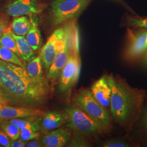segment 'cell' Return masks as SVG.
<instances>
[{
    "label": "cell",
    "mask_w": 147,
    "mask_h": 147,
    "mask_svg": "<svg viewBox=\"0 0 147 147\" xmlns=\"http://www.w3.org/2000/svg\"><path fill=\"white\" fill-rule=\"evenodd\" d=\"M32 26L31 20L26 16H21L14 19L11 24L13 33L16 35L25 37Z\"/></svg>",
    "instance_id": "obj_19"
},
{
    "label": "cell",
    "mask_w": 147,
    "mask_h": 147,
    "mask_svg": "<svg viewBox=\"0 0 147 147\" xmlns=\"http://www.w3.org/2000/svg\"><path fill=\"white\" fill-rule=\"evenodd\" d=\"M0 92L9 105L37 109L47 100L50 87L32 79L26 69L0 59Z\"/></svg>",
    "instance_id": "obj_1"
},
{
    "label": "cell",
    "mask_w": 147,
    "mask_h": 147,
    "mask_svg": "<svg viewBox=\"0 0 147 147\" xmlns=\"http://www.w3.org/2000/svg\"><path fill=\"white\" fill-rule=\"evenodd\" d=\"M37 117H30L22 118H15L7 121L13 123L18 126L20 129L27 128L34 131H38L40 130L39 119H36Z\"/></svg>",
    "instance_id": "obj_20"
},
{
    "label": "cell",
    "mask_w": 147,
    "mask_h": 147,
    "mask_svg": "<svg viewBox=\"0 0 147 147\" xmlns=\"http://www.w3.org/2000/svg\"><path fill=\"white\" fill-rule=\"evenodd\" d=\"M90 90L96 100L107 110H110L111 90L106 75L101 76L92 85Z\"/></svg>",
    "instance_id": "obj_13"
},
{
    "label": "cell",
    "mask_w": 147,
    "mask_h": 147,
    "mask_svg": "<svg viewBox=\"0 0 147 147\" xmlns=\"http://www.w3.org/2000/svg\"><path fill=\"white\" fill-rule=\"evenodd\" d=\"M7 105H9L7 101L5 100V98L2 94V93L0 92V108L3 106H5Z\"/></svg>",
    "instance_id": "obj_32"
},
{
    "label": "cell",
    "mask_w": 147,
    "mask_h": 147,
    "mask_svg": "<svg viewBox=\"0 0 147 147\" xmlns=\"http://www.w3.org/2000/svg\"><path fill=\"white\" fill-rule=\"evenodd\" d=\"M32 26L26 35L27 42L34 51H36L41 47L42 39L38 24L36 20L31 19Z\"/></svg>",
    "instance_id": "obj_18"
},
{
    "label": "cell",
    "mask_w": 147,
    "mask_h": 147,
    "mask_svg": "<svg viewBox=\"0 0 147 147\" xmlns=\"http://www.w3.org/2000/svg\"><path fill=\"white\" fill-rule=\"evenodd\" d=\"M67 118L65 113L50 111L45 113L39 119L40 130L44 132L51 131L67 123Z\"/></svg>",
    "instance_id": "obj_15"
},
{
    "label": "cell",
    "mask_w": 147,
    "mask_h": 147,
    "mask_svg": "<svg viewBox=\"0 0 147 147\" xmlns=\"http://www.w3.org/2000/svg\"><path fill=\"white\" fill-rule=\"evenodd\" d=\"M111 90L110 114L113 122L126 133L136 120L146 99L147 91L134 87L121 75L111 73L106 75Z\"/></svg>",
    "instance_id": "obj_2"
},
{
    "label": "cell",
    "mask_w": 147,
    "mask_h": 147,
    "mask_svg": "<svg viewBox=\"0 0 147 147\" xmlns=\"http://www.w3.org/2000/svg\"><path fill=\"white\" fill-rule=\"evenodd\" d=\"M6 10L13 17L36 14L40 11L37 0H16L7 6Z\"/></svg>",
    "instance_id": "obj_12"
},
{
    "label": "cell",
    "mask_w": 147,
    "mask_h": 147,
    "mask_svg": "<svg viewBox=\"0 0 147 147\" xmlns=\"http://www.w3.org/2000/svg\"><path fill=\"white\" fill-rule=\"evenodd\" d=\"M42 62L39 56L36 57L26 65L27 71L32 79L41 83H48L44 76Z\"/></svg>",
    "instance_id": "obj_17"
},
{
    "label": "cell",
    "mask_w": 147,
    "mask_h": 147,
    "mask_svg": "<svg viewBox=\"0 0 147 147\" xmlns=\"http://www.w3.org/2000/svg\"><path fill=\"white\" fill-rule=\"evenodd\" d=\"M11 140L0 127V145L2 147H11Z\"/></svg>",
    "instance_id": "obj_28"
},
{
    "label": "cell",
    "mask_w": 147,
    "mask_h": 147,
    "mask_svg": "<svg viewBox=\"0 0 147 147\" xmlns=\"http://www.w3.org/2000/svg\"><path fill=\"white\" fill-rule=\"evenodd\" d=\"M138 62L141 63L143 67L147 69V51L142 56Z\"/></svg>",
    "instance_id": "obj_31"
},
{
    "label": "cell",
    "mask_w": 147,
    "mask_h": 147,
    "mask_svg": "<svg viewBox=\"0 0 147 147\" xmlns=\"http://www.w3.org/2000/svg\"><path fill=\"white\" fill-rule=\"evenodd\" d=\"M0 59L8 63L19 65L23 68H26L25 63L20 57L9 49L0 44Z\"/></svg>",
    "instance_id": "obj_22"
},
{
    "label": "cell",
    "mask_w": 147,
    "mask_h": 147,
    "mask_svg": "<svg viewBox=\"0 0 147 147\" xmlns=\"http://www.w3.org/2000/svg\"><path fill=\"white\" fill-rule=\"evenodd\" d=\"M45 112L36 108L25 106H11L7 105L0 108V121L15 118H22L30 117H40Z\"/></svg>",
    "instance_id": "obj_11"
},
{
    "label": "cell",
    "mask_w": 147,
    "mask_h": 147,
    "mask_svg": "<svg viewBox=\"0 0 147 147\" xmlns=\"http://www.w3.org/2000/svg\"><path fill=\"white\" fill-rule=\"evenodd\" d=\"M64 28L61 27L53 32L42 47L40 54L43 68L49 69L57 55L63 42Z\"/></svg>",
    "instance_id": "obj_10"
},
{
    "label": "cell",
    "mask_w": 147,
    "mask_h": 147,
    "mask_svg": "<svg viewBox=\"0 0 147 147\" xmlns=\"http://www.w3.org/2000/svg\"><path fill=\"white\" fill-rule=\"evenodd\" d=\"M6 27H7V25L5 22L1 20H0V37H1L3 33L5 31Z\"/></svg>",
    "instance_id": "obj_33"
},
{
    "label": "cell",
    "mask_w": 147,
    "mask_h": 147,
    "mask_svg": "<svg viewBox=\"0 0 147 147\" xmlns=\"http://www.w3.org/2000/svg\"><path fill=\"white\" fill-rule=\"evenodd\" d=\"M121 27H141L147 29V16L125 15L121 22Z\"/></svg>",
    "instance_id": "obj_21"
},
{
    "label": "cell",
    "mask_w": 147,
    "mask_h": 147,
    "mask_svg": "<svg viewBox=\"0 0 147 147\" xmlns=\"http://www.w3.org/2000/svg\"><path fill=\"white\" fill-rule=\"evenodd\" d=\"M100 146L102 147H134L126 135L125 136L107 138L101 143Z\"/></svg>",
    "instance_id": "obj_23"
},
{
    "label": "cell",
    "mask_w": 147,
    "mask_h": 147,
    "mask_svg": "<svg viewBox=\"0 0 147 147\" xmlns=\"http://www.w3.org/2000/svg\"><path fill=\"white\" fill-rule=\"evenodd\" d=\"M147 51V29L141 27L126 28L123 59L129 63L138 62Z\"/></svg>",
    "instance_id": "obj_6"
},
{
    "label": "cell",
    "mask_w": 147,
    "mask_h": 147,
    "mask_svg": "<svg viewBox=\"0 0 147 147\" xmlns=\"http://www.w3.org/2000/svg\"><path fill=\"white\" fill-rule=\"evenodd\" d=\"M112 1H115L117 3H118L121 4V5H124V7H125L126 8H129V7H128V5H126L125 2L123 0H112Z\"/></svg>",
    "instance_id": "obj_34"
},
{
    "label": "cell",
    "mask_w": 147,
    "mask_h": 147,
    "mask_svg": "<svg viewBox=\"0 0 147 147\" xmlns=\"http://www.w3.org/2000/svg\"><path fill=\"white\" fill-rule=\"evenodd\" d=\"M63 42L56 57L49 69L47 77L51 80L58 78L63 67L74 51L80 47L79 30L75 22L64 27Z\"/></svg>",
    "instance_id": "obj_3"
},
{
    "label": "cell",
    "mask_w": 147,
    "mask_h": 147,
    "mask_svg": "<svg viewBox=\"0 0 147 147\" xmlns=\"http://www.w3.org/2000/svg\"><path fill=\"white\" fill-rule=\"evenodd\" d=\"M12 35L16 40L20 57L24 61L30 62L36 57L34 51L28 44L26 38L16 35L11 32Z\"/></svg>",
    "instance_id": "obj_16"
},
{
    "label": "cell",
    "mask_w": 147,
    "mask_h": 147,
    "mask_svg": "<svg viewBox=\"0 0 147 147\" xmlns=\"http://www.w3.org/2000/svg\"><path fill=\"white\" fill-rule=\"evenodd\" d=\"M26 147H42V142L41 140H39V139L34 138L33 140H32L31 141H29L27 142Z\"/></svg>",
    "instance_id": "obj_29"
},
{
    "label": "cell",
    "mask_w": 147,
    "mask_h": 147,
    "mask_svg": "<svg viewBox=\"0 0 147 147\" xmlns=\"http://www.w3.org/2000/svg\"><path fill=\"white\" fill-rule=\"evenodd\" d=\"M80 47L76 49L71 54L60 74L59 89L65 93L73 88L78 82L81 71Z\"/></svg>",
    "instance_id": "obj_8"
},
{
    "label": "cell",
    "mask_w": 147,
    "mask_h": 147,
    "mask_svg": "<svg viewBox=\"0 0 147 147\" xmlns=\"http://www.w3.org/2000/svg\"><path fill=\"white\" fill-rule=\"evenodd\" d=\"M40 136L38 131H34L30 129L24 128L20 129V138L26 141H29L34 138H38Z\"/></svg>",
    "instance_id": "obj_27"
},
{
    "label": "cell",
    "mask_w": 147,
    "mask_h": 147,
    "mask_svg": "<svg viewBox=\"0 0 147 147\" xmlns=\"http://www.w3.org/2000/svg\"><path fill=\"white\" fill-rule=\"evenodd\" d=\"M92 0H56L51 5V17L54 26L78 17Z\"/></svg>",
    "instance_id": "obj_7"
},
{
    "label": "cell",
    "mask_w": 147,
    "mask_h": 147,
    "mask_svg": "<svg viewBox=\"0 0 147 147\" xmlns=\"http://www.w3.org/2000/svg\"><path fill=\"white\" fill-rule=\"evenodd\" d=\"M90 136L78 132H75L73 137L70 138L66 147H92V142L90 140Z\"/></svg>",
    "instance_id": "obj_24"
},
{
    "label": "cell",
    "mask_w": 147,
    "mask_h": 147,
    "mask_svg": "<svg viewBox=\"0 0 147 147\" xmlns=\"http://www.w3.org/2000/svg\"><path fill=\"white\" fill-rule=\"evenodd\" d=\"M0 44L9 49L20 57L16 40L12 35L11 31H5L0 37Z\"/></svg>",
    "instance_id": "obj_25"
},
{
    "label": "cell",
    "mask_w": 147,
    "mask_h": 147,
    "mask_svg": "<svg viewBox=\"0 0 147 147\" xmlns=\"http://www.w3.org/2000/svg\"><path fill=\"white\" fill-rule=\"evenodd\" d=\"M0 127L5 131L11 141H14L20 138V129L14 124L7 121H0Z\"/></svg>",
    "instance_id": "obj_26"
},
{
    "label": "cell",
    "mask_w": 147,
    "mask_h": 147,
    "mask_svg": "<svg viewBox=\"0 0 147 147\" xmlns=\"http://www.w3.org/2000/svg\"><path fill=\"white\" fill-rule=\"evenodd\" d=\"M71 138V133L65 129H56L45 132L41 141L45 147H62L65 146Z\"/></svg>",
    "instance_id": "obj_14"
},
{
    "label": "cell",
    "mask_w": 147,
    "mask_h": 147,
    "mask_svg": "<svg viewBox=\"0 0 147 147\" xmlns=\"http://www.w3.org/2000/svg\"><path fill=\"white\" fill-rule=\"evenodd\" d=\"M74 101L76 106L100 124L106 132L110 131L113 126L110 114L95 98L90 89L80 90L76 95Z\"/></svg>",
    "instance_id": "obj_4"
},
{
    "label": "cell",
    "mask_w": 147,
    "mask_h": 147,
    "mask_svg": "<svg viewBox=\"0 0 147 147\" xmlns=\"http://www.w3.org/2000/svg\"><path fill=\"white\" fill-rule=\"evenodd\" d=\"M126 135L134 147H147V96L136 120Z\"/></svg>",
    "instance_id": "obj_9"
},
{
    "label": "cell",
    "mask_w": 147,
    "mask_h": 147,
    "mask_svg": "<svg viewBox=\"0 0 147 147\" xmlns=\"http://www.w3.org/2000/svg\"><path fill=\"white\" fill-rule=\"evenodd\" d=\"M28 141L19 138L14 141H11V147H25Z\"/></svg>",
    "instance_id": "obj_30"
},
{
    "label": "cell",
    "mask_w": 147,
    "mask_h": 147,
    "mask_svg": "<svg viewBox=\"0 0 147 147\" xmlns=\"http://www.w3.org/2000/svg\"><path fill=\"white\" fill-rule=\"evenodd\" d=\"M67 118V126L75 132L89 136H95L106 133L105 129L77 106L69 107L64 110Z\"/></svg>",
    "instance_id": "obj_5"
}]
</instances>
